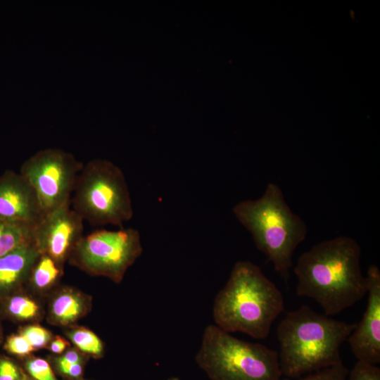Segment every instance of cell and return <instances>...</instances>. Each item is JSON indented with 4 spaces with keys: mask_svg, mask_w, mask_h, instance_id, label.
I'll return each mask as SVG.
<instances>
[{
    "mask_svg": "<svg viewBox=\"0 0 380 380\" xmlns=\"http://www.w3.org/2000/svg\"><path fill=\"white\" fill-rule=\"evenodd\" d=\"M360 256L359 244L346 236L315 245L300 255L294 267L296 294L315 300L327 316L350 308L367 293Z\"/></svg>",
    "mask_w": 380,
    "mask_h": 380,
    "instance_id": "6da1fadb",
    "label": "cell"
},
{
    "mask_svg": "<svg viewBox=\"0 0 380 380\" xmlns=\"http://www.w3.org/2000/svg\"><path fill=\"white\" fill-rule=\"evenodd\" d=\"M355 325L305 305L288 312L277 329L282 376L298 379L341 362L340 348Z\"/></svg>",
    "mask_w": 380,
    "mask_h": 380,
    "instance_id": "7a4b0ae2",
    "label": "cell"
},
{
    "mask_svg": "<svg viewBox=\"0 0 380 380\" xmlns=\"http://www.w3.org/2000/svg\"><path fill=\"white\" fill-rule=\"evenodd\" d=\"M282 293L261 269L250 261L234 265L213 306L215 325L227 332H241L265 339L282 312Z\"/></svg>",
    "mask_w": 380,
    "mask_h": 380,
    "instance_id": "3957f363",
    "label": "cell"
},
{
    "mask_svg": "<svg viewBox=\"0 0 380 380\" xmlns=\"http://www.w3.org/2000/svg\"><path fill=\"white\" fill-rule=\"evenodd\" d=\"M233 213L274 270L287 277L294 251L306 237L307 227L291 210L279 186L269 183L260 198L240 201Z\"/></svg>",
    "mask_w": 380,
    "mask_h": 380,
    "instance_id": "277c9868",
    "label": "cell"
},
{
    "mask_svg": "<svg viewBox=\"0 0 380 380\" xmlns=\"http://www.w3.org/2000/svg\"><path fill=\"white\" fill-rule=\"evenodd\" d=\"M196 362L210 380H281L278 353L241 340L216 325L203 331Z\"/></svg>",
    "mask_w": 380,
    "mask_h": 380,
    "instance_id": "5b68a950",
    "label": "cell"
},
{
    "mask_svg": "<svg viewBox=\"0 0 380 380\" xmlns=\"http://www.w3.org/2000/svg\"><path fill=\"white\" fill-rule=\"evenodd\" d=\"M71 208L94 225L122 227L133 216L132 200L122 171L112 162L95 159L82 168Z\"/></svg>",
    "mask_w": 380,
    "mask_h": 380,
    "instance_id": "8992f818",
    "label": "cell"
},
{
    "mask_svg": "<svg viewBox=\"0 0 380 380\" xmlns=\"http://www.w3.org/2000/svg\"><path fill=\"white\" fill-rule=\"evenodd\" d=\"M142 250L140 234L135 229L98 230L83 236L69 258L73 265L89 274L118 283Z\"/></svg>",
    "mask_w": 380,
    "mask_h": 380,
    "instance_id": "52a82bcc",
    "label": "cell"
},
{
    "mask_svg": "<svg viewBox=\"0 0 380 380\" xmlns=\"http://www.w3.org/2000/svg\"><path fill=\"white\" fill-rule=\"evenodd\" d=\"M83 165L70 153L47 148L25 161L20 173L34 190L45 215L70 203Z\"/></svg>",
    "mask_w": 380,
    "mask_h": 380,
    "instance_id": "ba28073f",
    "label": "cell"
},
{
    "mask_svg": "<svg viewBox=\"0 0 380 380\" xmlns=\"http://www.w3.org/2000/svg\"><path fill=\"white\" fill-rule=\"evenodd\" d=\"M84 220L70 203L45 214L32 228V240L41 253L59 264L70 257L83 236Z\"/></svg>",
    "mask_w": 380,
    "mask_h": 380,
    "instance_id": "9c48e42d",
    "label": "cell"
},
{
    "mask_svg": "<svg viewBox=\"0 0 380 380\" xmlns=\"http://www.w3.org/2000/svg\"><path fill=\"white\" fill-rule=\"evenodd\" d=\"M368 301L362 319L347 340L357 361L380 362V271L372 265L367 273Z\"/></svg>",
    "mask_w": 380,
    "mask_h": 380,
    "instance_id": "30bf717a",
    "label": "cell"
},
{
    "mask_svg": "<svg viewBox=\"0 0 380 380\" xmlns=\"http://www.w3.org/2000/svg\"><path fill=\"white\" fill-rule=\"evenodd\" d=\"M44 215L37 194L20 173L0 176V220L33 228Z\"/></svg>",
    "mask_w": 380,
    "mask_h": 380,
    "instance_id": "8fae6325",
    "label": "cell"
},
{
    "mask_svg": "<svg viewBox=\"0 0 380 380\" xmlns=\"http://www.w3.org/2000/svg\"><path fill=\"white\" fill-rule=\"evenodd\" d=\"M40 254L32 241L0 258V296L16 289L28 279Z\"/></svg>",
    "mask_w": 380,
    "mask_h": 380,
    "instance_id": "7c38bea8",
    "label": "cell"
},
{
    "mask_svg": "<svg viewBox=\"0 0 380 380\" xmlns=\"http://www.w3.org/2000/svg\"><path fill=\"white\" fill-rule=\"evenodd\" d=\"M58 294L51 305L53 319L61 324H68L78 319L86 311V302L81 294L65 290Z\"/></svg>",
    "mask_w": 380,
    "mask_h": 380,
    "instance_id": "4fadbf2b",
    "label": "cell"
},
{
    "mask_svg": "<svg viewBox=\"0 0 380 380\" xmlns=\"http://www.w3.org/2000/svg\"><path fill=\"white\" fill-rule=\"evenodd\" d=\"M32 241V228L0 220V258Z\"/></svg>",
    "mask_w": 380,
    "mask_h": 380,
    "instance_id": "5bb4252c",
    "label": "cell"
},
{
    "mask_svg": "<svg viewBox=\"0 0 380 380\" xmlns=\"http://www.w3.org/2000/svg\"><path fill=\"white\" fill-rule=\"evenodd\" d=\"M61 272V264L41 253L31 270L28 279L37 289H45L57 281Z\"/></svg>",
    "mask_w": 380,
    "mask_h": 380,
    "instance_id": "9a60e30c",
    "label": "cell"
},
{
    "mask_svg": "<svg viewBox=\"0 0 380 380\" xmlns=\"http://www.w3.org/2000/svg\"><path fill=\"white\" fill-rule=\"evenodd\" d=\"M68 336L81 351L96 357L103 354L104 347L102 341L91 331L77 328L70 331Z\"/></svg>",
    "mask_w": 380,
    "mask_h": 380,
    "instance_id": "2e32d148",
    "label": "cell"
},
{
    "mask_svg": "<svg viewBox=\"0 0 380 380\" xmlns=\"http://www.w3.org/2000/svg\"><path fill=\"white\" fill-rule=\"evenodd\" d=\"M6 309L11 316L20 320L32 319L39 312L36 302L23 296L11 297L7 303Z\"/></svg>",
    "mask_w": 380,
    "mask_h": 380,
    "instance_id": "e0dca14e",
    "label": "cell"
},
{
    "mask_svg": "<svg viewBox=\"0 0 380 380\" xmlns=\"http://www.w3.org/2000/svg\"><path fill=\"white\" fill-rule=\"evenodd\" d=\"M349 371L340 362L333 366L320 369L298 379L282 377L281 380H347Z\"/></svg>",
    "mask_w": 380,
    "mask_h": 380,
    "instance_id": "ac0fdd59",
    "label": "cell"
},
{
    "mask_svg": "<svg viewBox=\"0 0 380 380\" xmlns=\"http://www.w3.org/2000/svg\"><path fill=\"white\" fill-rule=\"evenodd\" d=\"M25 368L34 380H58L48 362L42 358L27 360Z\"/></svg>",
    "mask_w": 380,
    "mask_h": 380,
    "instance_id": "d6986e66",
    "label": "cell"
},
{
    "mask_svg": "<svg viewBox=\"0 0 380 380\" xmlns=\"http://www.w3.org/2000/svg\"><path fill=\"white\" fill-rule=\"evenodd\" d=\"M20 334L34 350L45 347L51 338L50 332L39 325L26 327L22 329Z\"/></svg>",
    "mask_w": 380,
    "mask_h": 380,
    "instance_id": "ffe728a7",
    "label": "cell"
},
{
    "mask_svg": "<svg viewBox=\"0 0 380 380\" xmlns=\"http://www.w3.org/2000/svg\"><path fill=\"white\" fill-rule=\"evenodd\" d=\"M348 377V380H380V368L377 365L357 361Z\"/></svg>",
    "mask_w": 380,
    "mask_h": 380,
    "instance_id": "44dd1931",
    "label": "cell"
},
{
    "mask_svg": "<svg viewBox=\"0 0 380 380\" xmlns=\"http://www.w3.org/2000/svg\"><path fill=\"white\" fill-rule=\"evenodd\" d=\"M5 348L10 353L19 356L29 355L34 350L20 333L9 336L6 342Z\"/></svg>",
    "mask_w": 380,
    "mask_h": 380,
    "instance_id": "7402d4cb",
    "label": "cell"
},
{
    "mask_svg": "<svg viewBox=\"0 0 380 380\" xmlns=\"http://www.w3.org/2000/svg\"><path fill=\"white\" fill-rule=\"evenodd\" d=\"M23 373L8 359L0 360V380H21Z\"/></svg>",
    "mask_w": 380,
    "mask_h": 380,
    "instance_id": "603a6c76",
    "label": "cell"
},
{
    "mask_svg": "<svg viewBox=\"0 0 380 380\" xmlns=\"http://www.w3.org/2000/svg\"><path fill=\"white\" fill-rule=\"evenodd\" d=\"M57 368L62 374L73 379H80L83 372L82 362L69 365L58 366Z\"/></svg>",
    "mask_w": 380,
    "mask_h": 380,
    "instance_id": "cb8c5ba5",
    "label": "cell"
},
{
    "mask_svg": "<svg viewBox=\"0 0 380 380\" xmlns=\"http://www.w3.org/2000/svg\"><path fill=\"white\" fill-rule=\"evenodd\" d=\"M82 357L75 350H71L66 352L56 360V366L69 365L82 362Z\"/></svg>",
    "mask_w": 380,
    "mask_h": 380,
    "instance_id": "d4e9b609",
    "label": "cell"
},
{
    "mask_svg": "<svg viewBox=\"0 0 380 380\" xmlns=\"http://www.w3.org/2000/svg\"><path fill=\"white\" fill-rule=\"evenodd\" d=\"M68 346L69 343L67 341L61 336H56L54 340L51 341L49 349L53 353L60 354L62 353Z\"/></svg>",
    "mask_w": 380,
    "mask_h": 380,
    "instance_id": "484cf974",
    "label": "cell"
},
{
    "mask_svg": "<svg viewBox=\"0 0 380 380\" xmlns=\"http://www.w3.org/2000/svg\"><path fill=\"white\" fill-rule=\"evenodd\" d=\"M21 380H34L33 379H30L29 378L28 376H27L24 373H23V375L22 376V379Z\"/></svg>",
    "mask_w": 380,
    "mask_h": 380,
    "instance_id": "4316f807",
    "label": "cell"
},
{
    "mask_svg": "<svg viewBox=\"0 0 380 380\" xmlns=\"http://www.w3.org/2000/svg\"><path fill=\"white\" fill-rule=\"evenodd\" d=\"M168 380H180L179 378L177 377H172L170 379H169Z\"/></svg>",
    "mask_w": 380,
    "mask_h": 380,
    "instance_id": "83f0119b",
    "label": "cell"
}]
</instances>
